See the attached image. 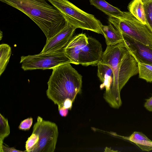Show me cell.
<instances>
[{
	"label": "cell",
	"instance_id": "6da1fadb",
	"mask_svg": "<svg viewBox=\"0 0 152 152\" xmlns=\"http://www.w3.org/2000/svg\"><path fill=\"white\" fill-rule=\"evenodd\" d=\"M99 63L109 66L113 71L112 86L108 92L103 94V98L111 107L118 109L122 104L121 90L131 77L138 73V63L123 42L107 45Z\"/></svg>",
	"mask_w": 152,
	"mask_h": 152
},
{
	"label": "cell",
	"instance_id": "7a4b0ae2",
	"mask_svg": "<svg viewBox=\"0 0 152 152\" xmlns=\"http://www.w3.org/2000/svg\"><path fill=\"white\" fill-rule=\"evenodd\" d=\"M22 12L40 28L48 41L67 23L59 11L47 0H0Z\"/></svg>",
	"mask_w": 152,
	"mask_h": 152
},
{
	"label": "cell",
	"instance_id": "3957f363",
	"mask_svg": "<svg viewBox=\"0 0 152 152\" xmlns=\"http://www.w3.org/2000/svg\"><path fill=\"white\" fill-rule=\"evenodd\" d=\"M68 63L53 69L46 91L48 97L58 107L62 108L65 101L70 99L73 102L82 86V76Z\"/></svg>",
	"mask_w": 152,
	"mask_h": 152
},
{
	"label": "cell",
	"instance_id": "277c9868",
	"mask_svg": "<svg viewBox=\"0 0 152 152\" xmlns=\"http://www.w3.org/2000/svg\"><path fill=\"white\" fill-rule=\"evenodd\" d=\"M60 12L68 24L103 35L101 22L68 0H47Z\"/></svg>",
	"mask_w": 152,
	"mask_h": 152
},
{
	"label": "cell",
	"instance_id": "5b68a950",
	"mask_svg": "<svg viewBox=\"0 0 152 152\" xmlns=\"http://www.w3.org/2000/svg\"><path fill=\"white\" fill-rule=\"evenodd\" d=\"M109 23L123 35L152 48V33L146 24L138 20L129 12H124L121 18L109 17Z\"/></svg>",
	"mask_w": 152,
	"mask_h": 152
},
{
	"label": "cell",
	"instance_id": "8992f818",
	"mask_svg": "<svg viewBox=\"0 0 152 152\" xmlns=\"http://www.w3.org/2000/svg\"><path fill=\"white\" fill-rule=\"evenodd\" d=\"M64 48L54 52L21 57L20 63L24 71L35 69H53L56 67L72 62L66 56Z\"/></svg>",
	"mask_w": 152,
	"mask_h": 152
},
{
	"label": "cell",
	"instance_id": "52a82bcc",
	"mask_svg": "<svg viewBox=\"0 0 152 152\" xmlns=\"http://www.w3.org/2000/svg\"><path fill=\"white\" fill-rule=\"evenodd\" d=\"M32 132L39 138L37 147L34 152H54L58 136V130L56 123L44 120L38 116L34 124Z\"/></svg>",
	"mask_w": 152,
	"mask_h": 152
},
{
	"label": "cell",
	"instance_id": "ba28073f",
	"mask_svg": "<svg viewBox=\"0 0 152 152\" xmlns=\"http://www.w3.org/2000/svg\"><path fill=\"white\" fill-rule=\"evenodd\" d=\"M88 43L80 50L79 63L82 65L97 66L101 60L103 54L101 43L96 39L88 37Z\"/></svg>",
	"mask_w": 152,
	"mask_h": 152
},
{
	"label": "cell",
	"instance_id": "9c48e42d",
	"mask_svg": "<svg viewBox=\"0 0 152 152\" xmlns=\"http://www.w3.org/2000/svg\"><path fill=\"white\" fill-rule=\"evenodd\" d=\"M121 35L128 51L137 63L152 65V47L125 35Z\"/></svg>",
	"mask_w": 152,
	"mask_h": 152
},
{
	"label": "cell",
	"instance_id": "30bf717a",
	"mask_svg": "<svg viewBox=\"0 0 152 152\" xmlns=\"http://www.w3.org/2000/svg\"><path fill=\"white\" fill-rule=\"evenodd\" d=\"M76 28L67 23L62 29L48 41L42 53H49L64 48L72 37Z\"/></svg>",
	"mask_w": 152,
	"mask_h": 152
},
{
	"label": "cell",
	"instance_id": "8fae6325",
	"mask_svg": "<svg viewBox=\"0 0 152 152\" xmlns=\"http://www.w3.org/2000/svg\"><path fill=\"white\" fill-rule=\"evenodd\" d=\"M88 43V37L85 34H80L72 37L64 48V52L72 64L78 65L81 49Z\"/></svg>",
	"mask_w": 152,
	"mask_h": 152
},
{
	"label": "cell",
	"instance_id": "7c38bea8",
	"mask_svg": "<svg viewBox=\"0 0 152 152\" xmlns=\"http://www.w3.org/2000/svg\"><path fill=\"white\" fill-rule=\"evenodd\" d=\"M97 75L102 84L100 88L102 89L104 87L105 91L103 94L109 91L112 86L114 78V73L112 68L109 66L99 63L97 65Z\"/></svg>",
	"mask_w": 152,
	"mask_h": 152
},
{
	"label": "cell",
	"instance_id": "4fadbf2b",
	"mask_svg": "<svg viewBox=\"0 0 152 152\" xmlns=\"http://www.w3.org/2000/svg\"><path fill=\"white\" fill-rule=\"evenodd\" d=\"M90 4L101 10L109 17L120 18L124 15V12L109 4L105 0H89Z\"/></svg>",
	"mask_w": 152,
	"mask_h": 152
},
{
	"label": "cell",
	"instance_id": "5bb4252c",
	"mask_svg": "<svg viewBox=\"0 0 152 152\" xmlns=\"http://www.w3.org/2000/svg\"><path fill=\"white\" fill-rule=\"evenodd\" d=\"M102 30L107 45H114L123 42L120 32L110 23L108 25H102Z\"/></svg>",
	"mask_w": 152,
	"mask_h": 152
},
{
	"label": "cell",
	"instance_id": "9a60e30c",
	"mask_svg": "<svg viewBox=\"0 0 152 152\" xmlns=\"http://www.w3.org/2000/svg\"><path fill=\"white\" fill-rule=\"evenodd\" d=\"M125 138L135 143L143 151L152 150V141L141 132H134L129 137Z\"/></svg>",
	"mask_w": 152,
	"mask_h": 152
},
{
	"label": "cell",
	"instance_id": "2e32d148",
	"mask_svg": "<svg viewBox=\"0 0 152 152\" xmlns=\"http://www.w3.org/2000/svg\"><path fill=\"white\" fill-rule=\"evenodd\" d=\"M128 9L136 19L146 24L144 5L141 0H132L129 4Z\"/></svg>",
	"mask_w": 152,
	"mask_h": 152
},
{
	"label": "cell",
	"instance_id": "e0dca14e",
	"mask_svg": "<svg viewBox=\"0 0 152 152\" xmlns=\"http://www.w3.org/2000/svg\"><path fill=\"white\" fill-rule=\"evenodd\" d=\"M11 49L7 44L0 45V75L4 72L7 65L11 54Z\"/></svg>",
	"mask_w": 152,
	"mask_h": 152
},
{
	"label": "cell",
	"instance_id": "ac0fdd59",
	"mask_svg": "<svg viewBox=\"0 0 152 152\" xmlns=\"http://www.w3.org/2000/svg\"><path fill=\"white\" fill-rule=\"evenodd\" d=\"M139 77L147 82H152V65L138 63Z\"/></svg>",
	"mask_w": 152,
	"mask_h": 152
},
{
	"label": "cell",
	"instance_id": "d6986e66",
	"mask_svg": "<svg viewBox=\"0 0 152 152\" xmlns=\"http://www.w3.org/2000/svg\"><path fill=\"white\" fill-rule=\"evenodd\" d=\"M0 148L3 145L4 139L10 134V127L7 119L0 113Z\"/></svg>",
	"mask_w": 152,
	"mask_h": 152
},
{
	"label": "cell",
	"instance_id": "ffe728a7",
	"mask_svg": "<svg viewBox=\"0 0 152 152\" xmlns=\"http://www.w3.org/2000/svg\"><path fill=\"white\" fill-rule=\"evenodd\" d=\"M39 138L38 135L35 133L32 132L26 142L25 151L28 152H34L37 145Z\"/></svg>",
	"mask_w": 152,
	"mask_h": 152
},
{
	"label": "cell",
	"instance_id": "44dd1931",
	"mask_svg": "<svg viewBox=\"0 0 152 152\" xmlns=\"http://www.w3.org/2000/svg\"><path fill=\"white\" fill-rule=\"evenodd\" d=\"M146 18V24L152 33V0L144 4Z\"/></svg>",
	"mask_w": 152,
	"mask_h": 152
},
{
	"label": "cell",
	"instance_id": "7402d4cb",
	"mask_svg": "<svg viewBox=\"0 0 152 152\" xmlns=\"http://www.w3.org/2000/svg\"><path fill=\"white\" fill-rule=\"evenodd\" d=\"M33 123V118H28L22 121L19 126V129L22 130L26 131L31 128Z\"/></svg>",
	"mask_w": 152,
	"mask_h": 152
},
{
	"label": "cell",
	"instance_id": "603a6c76",
	"mask_svg": "<svg viewBox=\"0 0 152 152\" xmlns=\"http://www.w3.org/2000/svg\"><path fill=\"white\" fill-rule=\"evenodd\" d=\"M19 151L15 149L13 147H9L8 146H6L3 145L0 148V152H25Z\"/></svg>",
	"mask_w": 152,
	"mask_h": 152
},
{
	"label": "cell",
	"instance_id": "cb8c5ba5",
	"mask_svg": "<svg viewBox=\"0 0 152 152\" xmlns=\"http://www.w3.org/2000/svg\"><path fill=\"white\" fill-rule=\"evenodd\" d=\"M144 107L148 111L152 112V95L150 98L146 100Z\"/></svg>",
	"mask_w": 152,
	"mask_h": 152
},
{
	"label": "cell",
	"instance_id": "d4e9b609",
	"mask_svg": "<svg viewBox=\"0 0 152 152\" xmlns=\"http://www.w3.org/2000/svg\"><path fill=\"white\" fill-rule=\"evenodd\" d=\"M68 109H61L58 110L59 112L60 115L62 117H66L68 112Z\"/></svg>",
	"mask_w": 152,
	"mask_h": 152
},
{
	"label": "cell",
	"instance_id": "484cf974",
	"mask_svg": "<svg viewBox=\"0 0 152 152\" xmlns=\"http://www.w3.org/2000/svg\"><path fill=\"white\" fill-rule=\"evenodd\" d=\"M150 0H141L144 4L149 1Z\"/></svg>",
	"mask_w": 152,
	"mask_h": 152
},
{
	"label": "cell",
	"instance_id": "4316f807",
	"mask_svg": "<svg viewBox=\"0 0 152 152\" xmlns=\"http://www.w3.org/2000/svg\"><path fill=\"white\" fill-rule=\"evenodd\" d=\"M2 37H3L2 32L1 31H0V40H1V39Z\"/></svg>",
	"mask_w": 152,
	"mask_h": 152
}]
</instances>
